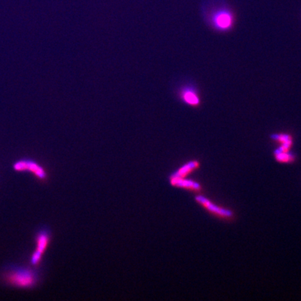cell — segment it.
<instances>
[{
    "mask_svg": "<svg viewBox=\"0 0 301 301\" xmlns=\"http://www.w3.org/2000/svg\"><path fill=\"white\" fill-rule=\"evenodd\" d=\"M51 241V234L48 230H43L37 234L36 238V248L32 255L31 263L38 266L42 260L43 255L47 251Z\"/></svg>",
    "mask_w": 301,
    "mask_h": 301,
    "instance_id": "4",
    "label": "cell"
},
{
    "mask_svg": "<svg viewBox=\"0 0 301 301\" xmlns=\"http://www.w3.org/2000/svg\"><path fill=\"white\" fill-rule=\"evenodd\" d=\"M212 7L208 5L207 20L214 29L221 32L228 31L232 29L235 22V18L233 11L225 5L223 1L211 0Z\"/></svg>",
    "mask_w": 301,
    "mask_h": 301,
    "instance_id": "1",
    "label": "cell"
},
{
    "mask_svg": "<svg viewBox=\"0 0 301 301\" xmlns=\"http://www.w3.org/2000/svg\"><path fill=\"white\" fill-rule=\"evenodd\" d=\"M180 99L186 105L197 107L200 105V98L194 87L191 85H184L179 91Z\"/></svg>",
    "mask_w": 301,
    "mask_h": 301,
    "instance_id": "7",
    "label": "cell"
},
{
    "mask_svg": "<svg viewBox=\"0 0 301 301\" xmlns=\"http://www.w3.org/2000/svg\"><path fill=\"white\" fill-rule=\"evenodd\" d=\"M169 182L175 188L183 189L193 193H200L202 190V185L200 183L188 178L169 177Z\"/></svg>",
    "mask_w": 301,
    "mask_h": 301,
    "instance_id": "6",
    "label": "cell"
},
{
    "mask_svg": "<svg viewBox=\"0 0 301 301\" xmlns=\"http://www.w3.org/2000/svg\"><path fill=\"white\" fill-rule=\"evenodd\" d=\"M276 160L280 163H292L296 160V156L289 152H274Z\"/></svg>",
    "mask_w": 301,
    "mask_h": 301,
    "instance_id": "9",
    "label": "cell"
},
{
    "mask_svg": "<svg viewBox=\"0 0 301 301\" xmlns=\"http://www.w3.org/2000/svg\"><path fill=\"white\" fill-rule=\"evenodd\" d=\"M272 140L277 141L280 145L287 146V147H292L293 140L290 135L288 134H273L271 135Z\"/></svg>",
    "mask_w": 301,
    "mask_h": 301,
    "instance_id": "10",
    "label": "cell"
},
{
    "mask_svg": "<svg viewBox=\"0 0 301 301\" xmlns=\"http://www.w3.org/2000/svg\"><path fill=\"white\" fill-rule=\"evenodd\" d=\"M4 280L6 283L20 289H31L37 284L36 272L28 268H16L5 272Z\"/></svg>",
    "mask_w": 301,
    "mask_h": 301,
    "instance_id": "2",
    "label": "cell"
},
{
    "mask_svg": "<svg viewBox=\"0 0 301 301\" xmlns=\"http://www.w3.org/2000/svg\"><path fill=\"white\" fill-rule=\"evenodd\" d=\"M13 168L17 172H31L32 175L41 181H45L48 179V174L44 168L37 162L32 160H21L17 162Z\"/></svg>",
    "mask_w": 301,
    "mask_h": 301,
    "instance_id": "5",
    "label": "cell"
},
{
    "mask_svg": "<svg viewBox=\"0 0 301 301\" xmlns=\"http://www.w3.org/2000/svg\"><path fill=\"white\" fill-rule=\"evenodd\" d=\"M200 161L197 160H190L185 162L182 166L178 168L176 171L172 172L170 177L177 178H187L193 172L198 170L200 168Z\"/></svg>",
    "mask_w": 301,
    "mask_h": 301,
    "instance_id": "8",
    "label": "cell"
},
{
    "mask_svg": "<svg viewBox=\"0 0 301 301\" xmlns=\"http://www.w3.org/2000/svg\"><path fill=\"white\" fill-rule=\"evenodd\" d=\"M196 202L206 211L211 213L214 216L223 220H230L234 216V212L232 210L226 209L214 204L209 198L203 196H197L195 198Z\"/></svg>",
    "mask_w": 301,
    "mask_h": 301,
    "instance_id": "3",
    "label": "cell"
}]
</instances>
